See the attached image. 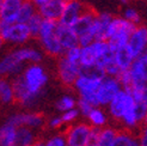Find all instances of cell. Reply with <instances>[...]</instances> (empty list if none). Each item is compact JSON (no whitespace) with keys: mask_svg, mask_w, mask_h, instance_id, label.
<instances>
[{"mask_svg":"<svg viewBox=\"0 0 147 146\" xmlns=\"http://www.w3.org/2000/svg\"><path fill=\"white\" fill-rule=\"evenodd\" d=\"M43 60V53L31 46L16 47L10 49L0 60V73L4 78L20 76L28 65L40 64Z\"/></svg>","mask_w":147,"mask_h":146,"instance_id":"cell-1","label":"cell"},{"mask_svg":"<svg viewBox=\"0 0 147 146\" xmlns=\"http://www.w3.org/2000/svg\"><path fill=\"white\" fill-rule=\"evenodd\" d=\"M115 61V49L108 41H94L91 45L82 48V68L99 67L104 68Z\"/></svg>","mask_w":147,"mask_h":146,"instance_id":"cell-2","label":"cell"},{"mask_svg":"<svg viewBox=\"0 0 147 146\" xmlns=\"http://www.w3.org/2000/svg\"><path fill=\"white\" fill-rule=\"evenodd\" d=\"M57 28H59V22L45 19L40 34L37 36L38 43L43 53L49 56L56 57V59L61 57L65 54V49L57 36Z\"/></svg>","mask_w":147,"mask_h":146,"instance_id":"cell-3","label":"cell"},{"mask_svg":"<svg viewBox=\"0 0 147 146\" xmlns=\"http://www.w3.org/2000/svg\"><path fill=\"white\" fill-rule=\"evenodd\" d=\"M136 25L131 24L130 22L124 19L123 17H114L111 24L109 26L107 41L116 50L119 48L128 46V41L133 30Z\"/></svg>","mask_w":147,"mask_h":146,"instance_id":"cell-4","label":"cell"},{"mask_svg":"<svg viewBox=\"0 0 147 146\" xmlns=\"http://www.w3.org/2000/svg\"><path fill=\"white\" fill-rule=\"evenodd\" d=\"M0 39L3 43L16 47H23L32 39L28 24L12 23L5 24L0 23Z\"/></svg>","mask_w":147,"mask_h":146,"instance_id":"cell-5","label":"cell"},{"mask_svg":"<svg viewBox=\"0 0 147 146\" xmlns=\"http://www.w3.org/2000/svg\"><path fill=\"white\" fill-rule=\"evenodd\" d=\"M103 79L104 78L90 76V74H86V73H80L73 89L78 92L79 98L85 99L86 102L91 103L93 107H99L97 101V91L99 89Z\"/></svg>","mask_w":147,"mask_h":146,"instance_id":"cell-6","label":"cell"},{"mask_svg":"<svg viewBox=\"0 0 147 146\" xmlns=\"http://www.w3.org/2000/svg\"><path fill=\"white\" fill-rule=\"evenodd\" d=\"M20 78L23 79L29 91L35 95L36 97H38L41 95L43 87L46 86L48 82V74L41 64L28 65L23 73L20 74Z\"/></svg>","mask_w":147,"mask_h":146,"instance_id":"cell-7","label":"cell"},{"mask_svg":"<svg viewBox=\"0 0 147 146\" xmlns=\"http://www.w3.org/2000/svg\"><path fill=\"white\" fill-rule=\"evenodd\" d=\"M96 17H97L96 12L91 9H87L83 16L77 20V23L72 26V29L74 30V32L79 37V46L82 48L89 46L92 42L96 41L93 32H92Z\"/></svg>","mask_w":147,"mask_h":146,"instance_id":"cell-8","label":"cell"},{"mask_svg":"<svg viewBox=\"0 0 147 146\" xmlns=\"http://www.w3.org/2000/svg\"><path fill=\"white\" fill-rule=\"evenodd\" d=\"M92 129V125L79 122L76 125L68 126L61 134L66 139V143L68 144V146H86L89 143Z\"/></svg>","mask_w":147,"mask_h":146,"instance_id":"cell-9","label":"cell"},{"mask_svg":"<svg viewBox=\"0 0 147 146\" xmlns=\"http://www.w3.org/2000/svg\"><path fill=\"white\" fill-rule=\"evenodd\" d=\"M82 73V66L79 64L71 62L62 55L56 61V77L65 86L73 87Z\"/></svg>","mask_w":147,"mask_h":146,"instance_id":"cell-10","label":"cell"},{"mask_svg":"<svg viewBox=\"0 0 147 146\" xmlns=\"http://www.w3.org/2000/svg\"><path fill=\"white\" fill-rule=\"evenodd\" d=\"M134 101H135L134 97L131 96L129 92H127L126 90L122 89L116 95V97L113 99V102L108 107V112H109L110 116H111V119L115 122L122 125L123 116L126 114L127 109L129 108V105L133 103Z\"/></svg>","mask_w":147,"mask_h":146,"instance_id":"cell-11","label":"cell"},{"mask_svg":"<svg viewBox=\"0 0 147 146\" xmlns=\"http://www.w3.org/2000/svg\"><path fill=\"white\" fill-rule=\"evenodd\" d=\"M122 90V85L119 79L113 77H105L97 91V101L99 107H109V104L116 97V95Z\"/></svg>","mask_w":147,"mask_h":146,"instance_id":"cell-12","label":"cell"},{"mask_svg":"<svg viewBox=\"0 0 147 146\" xmlns=\"http://www.w3.org/2000/svg\"><path fill=\"white\" fill-rule=\"evenodd\" d=\"M89 9L83 1L80 0H68L67 4L65 6V10L62 13L61 19L59 23L65 25V26H73L77 20L85 13V11Z\"/></svg>","mask_w":147,"mask_h":146,"instance_id":"cell-13","label":"cell"},{"mask_svg":"<svg viewBox=\"0 0 147 146\" xmlns=\"http://www.w3.org/2000/svg\"><path fill=\"white\" fill-rule=\"evenodd\" d=\"M7 123L14 126L16 128L19 127H40L45 123V115L42 113H22L14 114L10 116Z\"/></svg>","mask_w":147,"mask_h":146,"instance_id":"cell-14","label":"cell"},{"mask_svg":"<svg viewBox=\"0 0 147 146\" xmlns=\"http://www.w3.org/2000/svg\"><path fill=\"white\" fill-rule=\"evenodd\" d=\"M146 45H147V26L142 24L136 25L128 41V48L135 56V59L142 56Z\"/></svg>","mask_w":147,"mask_h":146,"instance_id":"cell-15","label":"cell"},{"mask_svg":"<svg viewBox=\"0 0 147 146\" xmlns=\"http://www.w3.org/2000/svg\"><path fill=\"white\" fill-rule=\"evenodd\" d=\"M22 4L23 0H0V23H17Z\"/></svg>","mask_w":147,"mask_h":146,"instance_id":"cell-16","label":"cell"},{"mask_svg":"<svg viewBox=\"0 0 147 146\" xmlns=\"http://www.w3.org/2000/svg\"><path fill=\"white\" fill-rule=\"evenodd\" d=\"M114 17L115 16H113L109 12L97 13V17H96V20H94L93 29H92V32H93L96 41H107L109 26L111 24Z\"/></svg>","mask_w":147,"mask_h":146,"instance_id":"cell-17","label":"cell"},{"mask_svg":"<svg viewBox=\"0 0 147 146\" xmlns=\"http://www.w3.org/2000/svg\"><path fill=\"white\" fill-rule=\"evenodd\" d=\"M67 1L68 0H51L50 3L40 7L38 13L43 17V19L59 22L62 17V13Z\"/></svg>","mask_w":147,"mask_h":146,"instance_id":"cell-18","label":"cell"},{"mask_svg":"<svg viewBox=\"0 0 147 146\" xmlns=\"http://www.w3.org/2000/svg\"><path fill=\"white\" fill-rule=\"evenodd\" d=\"M113 146H140L138 132L126 127L117 128V134Z\"/></svg>","mask_w":147,"mask_h":146,"instance_id":"cell-19","label":"cell"},{"mask_svg":"<svg viewBox=\"0 0 147 146\" xmlns=\"http://www.w3.org/2000/svg\"><path fill=\"white\" fill-rule=\"evenodd\" d=\"M57 36H59V40H60L61 45L65 49V52L71 49V48H74V47L79 46V37L71 26H65V25L59 23Z\"/></svg>","mask_w":147,"mask_h":146,"instance_id":"cell-20","label":"cell"},{"mask_svg":"<svg viewBox=\"0 0 147 146\" xmlns=\"http://www.w3.org/2000/svg\"><path fill=\"white\" fill-rule=\"evenodd\" d=\"M135 56L130 52L128 46L122 47L115 50V62L120 67L121 71H128L130 70L131 65L135 61Z\"/></svg>","mask_w":147,"mask_h":146,"instance_id":"cell-21","label":"cell"},{"mask_svg":"<svg viewBox=\"0 0 147 146\" xmlns=\"http://www.w3.org/2000/svg\"><path fill=\"white\" fill-rule=\"evenodd\" d=\"M37 12H38V9L30 1V0H24L23 4L20 6V10L18 12L17 23L28 24V22L30 20Z\"/></svg>","mask_w":147,"mask_h":146,"instance_id":"cell-22","label":"cell"},{"mask_svg":"<svg viewBox=\"0 0 147 146\" xmlns=\"http://www.w3.org/2000/svg\"><path fill=\"white\" fill-rule=\"evenodd\" d=\"M37 138L29 127H19L16 132V143L14 146H31Z\"/></svg>","mask_w":147,"mask_h":146,"instance_id":"cell-23","label":"cell"},{"mask_svg":"<svg viewBox=\"0 0 147 146\" xmlns=\"http://www.w3.org/2000/svg\"><path fill=\"white\" fill-rule=\"evenodd\" d=\"M0 98L4 104L14 103V91L12 86V80L3 78L0 80Z\"/></svg>","mask_w":147,"mask_h":146,"instance_id":"cell-24","label":"cell"},{"mask_svg":"<svg viewBox=\"0 0 147 146\" xmlns=\"http://www.w3.org/2000/svg\"><path fill=\"white\" fill-rule=\"evenodd\" d=\"M16 132L17 128L6 122L1 127V146H14Z\"/></svg>","mask_w":147,"mask_h":146,"instance_id":"cell-25","label":"cell"},{"mask_svg":"<svg viewBox=\"0 0 147 146\" xmlns=\"http://www.w3.org/2000/svg\"><path fill=\"white\" fill-rule=\"evenodd\" d=\"M116 134H117V128H113V127H109V126L102 127L98 146H113Z\"/></svg>","mask_w":147,"mask_h":146,"instance_id":"cell-26","label":"cell"},{"mask_svg":"<svg viewBox=\"0 0 147 146\" xmlns=\"http://www.w3.org/2000/svg\"><path fill=\"white\" fill-rule=\"evenodd\" d=\"M87 119L90 120L93 127H104L107 123V115L102 110L100 107H94Z\"/></svg>","mask_w":147,"mask_h":146,"instance_id":"cell-27","label":"cell"},{"mask_svg":"<svg viewBox=\"0 0 147 146\" xmlns=\"http://www.w3.org/2000/svg\"><path fill=\"white\" fill-rule=\"evenodd\" d=\"M43 20H45L43 17L37 12L30 20L28 22V28H29V30H30V32H31L32 39H37V36L40 34V30L42 28V24H43Z\"/></svg>","mask_w":147,"mask_h":146,"instance_id":"cell-28","label":"cell"},{"mask_svg":"<svg viewBox=\"0 0 147 146\" xmlns=\"http://www.w3.org/2000/svg\"><path fill=\"white\" fill-rule=\"evenodd\" d=\"M78 104V102L73 98L72 96H68V95H66V96L61 97L60 99H59L56 102V109L57 110H60V112H69L72 110V109H74V107Z\"/></svg>","mask_w":147,"mask_h":146,"instance_id":"cell-29","label":"cell"},{"mask_svg":"<svg viewBox=\"0 0 147 146\" xmlns=\"http://www.w3.org/2000/svg\"><path fill=\"white\" fill-rule=\"evenodd\" d=\"M122 17L124 19H127L128 22H130L131 24L134 25H140V22H141V17H140V13L138 12V10H135L134 7H126L123 10V14Z\"/></svg>","mask_w":147,"mask_h":146,"instance_id":"cell-30","label":"cell"},{"mask_svg":"<svg viewBox=\"0 0 147 146\" xmlns=\"http://www.w3.org/2000/svg\"><path fill=\"white\" fill-rule=\"evenodd\" d=\"M63 56L67 60H69L71 62H74V64H79L80 65V59H82V47L77 46L74 48H71L68 50H66Z\"/></svg>","mask_w":147,"mask_h":146,"instance_id":"cell-31","label":"cell"},{"mask_svg":"<svg viewBox=\"0 0 147 146\" xmlns=\"http://www.w3.org/2000/svg\"><path fill=\"white\" fill-rule=\"evenodd\" d=\"M78 110L79 113H82L84 116H86V118H89L91 112L93 110V105L91 103H89V102H86L85 99H82V98H79L78 99Z\"/></svg>","mask_w":147,"mask_h":146,"instance_id":"cell-32","label":"cell"},{"mask_svg":"<svg viewBox=\"0 0 147 146\" xmlns=\"http://www.w3.org/2000/svg\"><path fill=\"white\" fill-rule=\"evenodd\" d=\"M138 135L140 140V146H147V123L138 129Z\"/></svg>","mask_w":147,"mask_h":146,"instance_id":"cell-33","label":"cell"},{"mask_svg":"<svg viewBox=\"0 0 147 146\" xmlns=\"http://www.w3.org/2000/svg\"><path fill=\"white\" fill-rule=\"evenodd\" d=\"M78 115H79V110H77V109H72V110H69V112L63 113L61 119H62L63 122H72L73 120H76L78 118Z\"/></svg>","mask_w":147,"mask_h":146,"instance_id":"cell-34","label":"cell"},{"mask_svg":"<svg viewBox=\"0 0 147 146\" xmlns=\"http://www.w3.org/2000/svg\"><path fill=\"white\" fill-rule=\"evenodd\" d=\"M63 144H65V138L62 137V134H60L57 137H54L53 139H50L47 143V146H63Z\"/></svg>","mask_w":147,"mask_h":146,"instance_id":"cell-35","label":"cell"},{"mask_svg":"<svg viewBox=\"0 0 147 146\" xmlns=\"http://www.w3.org/2000/svg\"><path fill=\"white\" fill-rule=\"evenodd\" d=\"M62 123H63V121H62L61 116H60V118H54V119H51V120L48 122V125H49V127H51V128H57V127H60Z\"/></svg>","mask_w":147,"mask_h":146,"instance_id":"cell-36","label":"cell"},{"mask_svg":"<svg viewBox=\"0 0 147 146\" xmlns=\"http://www.w3.org/2000/svg\"><path fill=\"white\" fill-rule=\"evenodd\" d=\"M30 1H31L36 7H37V9H40V7H42L43 5L50 3L51 0H30Z\"/></svg>","mask_w":147,"mask_h":146,"instance_id":"cell-37","label":"cell"},{"mask_svg":"<svg viewBox=\"0 0 147 146\" xmlns=\"http://www.w3.org/2000/svg\"><path fill=\"white\" fill-rule=\"evenodd\" d=\"M31 146H47V145H46V141H45V139H43V138H37V139H36V141H35Z\"/></svg>","mask_w":147,"mask_h":146,"instance_id":"cell-38","label":"cell"},{"mask_svg":"<svg viewBox=\"0 0 147 146\" xmlns=\"http://www.w3.org/2000/svg\"><path fill=\"white\" fill-rule=\"evenodd\" d=\"M140 59L144 64V68H145V73H146V78H147V56H140Z\"/></svg>","mask_w":147,"mask_h":146,"instance_id":"cell-39","label":"cell"},{"mask_svg":"<svg viewBox=\"0 0 147 146\" xmlns=\"http://www.w3.org/2000/svg\"><path fill=\"white\" fill-rule=\"evenodd\" d=\"M142 102L147 105V85L145 86V89L142 90Z\"/></svg>","mask_w":147,"mask_h":146,"instance_id":"cell-40","label":"cell"},{"mask_svg":"<svg viewBox=\"0 0 147 146\" xmlns=\"http://www.w3.org/2000/svg\"><path fill=\"white\" fill-rule=\"evenodd\" d=\"M142 56H147V45L145 47V50H144V53H142Z\"/></svg>","mask_w":147,"mask_h":146,"instance_id":"cell-41","label":"cell"},{"mask_svg":"<svg viewBox=\"0 0 147 146\" xmlns=\"http://www.w3.org/2000/svg\"><path fill=\"white\" fill-rule=\"evenodd\" d=\"M122 1H123V3H127V1H128V0H122Z\"/></svg>","mask_w":147,"mask_h":146,"instance_id":"cell-42","label":"cell"},{"mask_svg":"<svg viewBox=\"0 0 147 146\" xmlns=\"http://www.w3.org/2000/svg\"><path fill=\"white\" fill-rule=\"evenodd\" d=\"M23 1H24V0H23Z\"/></svg>","mask_w":147,"mask_h":146,"instance_id":"cell-43","label":"cell"}]
</instances>
